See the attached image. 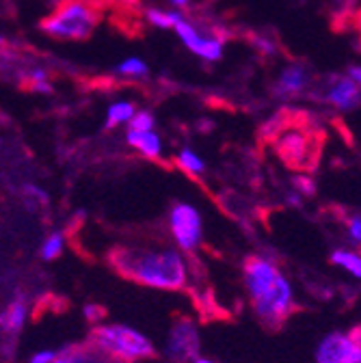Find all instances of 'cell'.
<instances>
[{
  "mask_svg": "<svg viewBox=\"0 0 361 363\" xmlns=\"http://www.w3.org/2000/svg\"><path fill=\"white\" fill-rule=\"evenodd\" d=\"M193 363H216V361H212V359H204V357H197Z\"/></svg>",
  "mask_w": 361,
  "mask_h": 363,
  "instance_id": "obj_25",
  "label": "cell"
},
{
  "mask_svg": "<svg viewBox=\"0 0 361 363\" xmlns=\"http://www.w3.org/2000/svg\"><path fill=\"white\" fill-rule=\"evenodd\" d=\"M117 272L154 290H182L189 281L184 253L171 247H123L111 253Z\"/></svg>",
  "mask_w": 361,
  "mask_h": 363,
  "instance_id": "obj_3",
  "label": "cell"
},
{
  "mask_svg": "<svg viewBox=\"0 0 361 363\" xmlns=\"http://www.w3.org/2000/svg\"><path fill=\"white\" fill-rule=\"evenodd\" d=\"M91 344L119 363H134L154 357L156 348L152 340L128 325H106L94 331Z\"/></svg>",
  "mask_w": 361,
  "mask_h": 363,
  "instance_id": "obj_5",
  "label": "cell"
},
{
  "mask_svg": "<svg viewBox=\"0 0 361 363\" xmlns=\"http://www.w3.org/2000/svg\"><path fill=\"white\" fill-rule=\"evenodd\" d=\"M117 72L123 76H145L148 74V63L141 59H128L117 65Z\"/></svg>",
  "mask_w": 361,
  "mask_h": 363,
  "instance_id": "obj_21",
  "label": "cell"
},
{
  "mask_svg": "<svg viewBox=\"0 0 361 363\" xmlns=\"http://www.w3.org/2000/svg\"><path fill=\"white\" fill-rule=\"evenodd\" d=\"M245 290L262 327L279 331L296 313L292 286L277 262L266 255H249L243 264Z\"/></svg>",
  "mask_w": 361,
  "mask_h": 363,
  "instance_id": "obj_2",
  "label": "cell"
},
{
  "mask_svg": "<svg viewBox=\"0 0 361 363\" xmlns=\"http://www.w3.org/2000/svg\"><path fill=\"white\" fill-rule=\"evenodd\" d=\"M199 348L201 340L195 323L189 320V318H179L167 335L165 354L173 363H193L199 357Z\"/></svg>",
  "mask_w": 361,
  "mask_h": 363,
  "instance_id": "obj_7",
  "label": "cell"
},
{
  "mask_svg": "<svg viewBox=\"0 0 361 363\" xmlns=\"http://www.w3.org/2000/svg\"><path fill=\"white\" fill-rule=\"evenodd\" d=\"M145 18H148L150 24L167 30V28H173L175 26V22L182 18V13H175V11L169 13V11H162V9H148L145 11Z\"/></svg>",
  "mask_w": 361,
  "mask_h": 363,
  "instance_id": "obj_20",
  "label": "cell"
},
{
  "mask_svg": "<svg viewBox=\"0 0 361 363\" xmlns=\"http://www.w3.org/2000/svg\"><path fill=\"white\" fill-rule=\"evenodd\" d=\"M260 141L273 145L277 158L288 169L313 173L327 143V132L307 111L282 108L262 125Z\"/></svg>",
  "mask_w": 361,
  "mask_h": 363,
  "instance_id": "obj_1",
  "label": "cell"
},
{
  "mask_svg": "<svg viewBox=\"0 0 361 363\" xmlns=\"http://www.w3.org/2000/svg\"><path fill=\"white\" fill-rule=\"evenodd\" d=\"M52 363H119V361H115L94 344H82L61 350Z\"/></svg>",
  "mask_w": 361,
  "mask_h": 363,
  "instance_id": "obj_12",
  "label": "cell"
},
{
  "mask_svg": "<svg viewBox=\"0 0 361 363\" xmlns=\"http://www.w3.org/2000/svg\"><path fill=\"white\" fill-rule=\"evenodd\" d=\"M318 89L321 94H316V98H321L327 104H333L340 111H355L361 106V91L350 78L333 74Z\"/></svg>",
  "mask_w": 361,
  "mask_h": 363,
  "instance_id": "obj_9",
  "label": "cell"
},
{
  "mask_svg": "<svg viewBox=\"0 0 361 363\" xmlns=\"http://www.w3.org/2000/svg\"><path fill=\"white\" fill-rule=\"evenodd\" d=\"M316 363H361V342L352 331H333L316 348Z\"/></svg>",
  "mask_w": 361,
  "mask_h": 363,
  "instance_id": "obj_8",
  "label": "cell"
},
{
  "mask_svg": "<svg viewBox=\"0 0 361 363\" xmlns=\"http://www.w3.org/2000/svg\"><path fill=\"white\" fill-rule=\"evenodd\" d=\"M57 350H52V348H43V350H37L30 359H28V363H52L55 359H57Z\"/></svg>",
  "mask_w": 361,
  "mask_h": 363,
  "instance_id": "obj_23",
  "label": "cell"
},
{
  "mask_svg": "<svg viewBox=\"0 0 361 363\" xmlns=\"http://www.w3.org/2000/svg\"><path fill=\"white\" fill-rule=\"evenodd\" d=\"M348 74H350V78H352L355 82H359V84H361V65H352V67H348Z\"/></svg>",
  "mask_w": 361,
  "mask_h": 363,
  "instance_id": "obj_24",
  "label": "cell"
},
{
  "mask_svg": "<svg viewBox=\"0 0 361 363\" xmlns=\"http://www.w3.org/2000/svg\"><path fill=\"white\" fill-rule=\"evenodd\" d=\"M130 123V130H139V132H148V130H154V115L150 111H141V113H134V117L128 121Z\"/></svg>",
  "mask_w": 361,
  "mask_h": 363,
  "instance_id": "obj_22",
  "label": "cell"
},
{
  "mask_svg": "<svg viewBox=\"0 0 361 363\" xmlns=\"http://www.w3.org/2000/svg\"><path fill=\"white\" fill-rule=\"evenodd\" d=\"M134 104L132 102H115V104H111V108H109V113H106V128H115V125H119V123H126V121H130L132 117H134Z\"/></svg>",
  "mask_w": 361,
  "mask_h": 363,
  "instance_id": "obj_18",
  "label": "cell"
},
{
  "mask_svg": "<svg viewBox=\"0 0 361 363\" xmlns=\"http://www.w3.org/2000/svg\"><path fill=\"white\" fill-rule=\"evenodd\" d=\"M329 262L348 270L352 277L361 279V253L355 251V249H335L331 255H329Z\"/></svg>",
  "mask_w": 361,
  "mask_h": 363,
  "instance_id": "obj_16",
  "label": "cell"
},
{
  "mask_svg": "<svg viewBox=\"0 0 361 363\" xmlns=\"http://www.w3.org/2000/svg\"><path fill=\"white\" fill-rule=\"evenodd\" d=\"M5 43V39H3V35H0V45H3Z\"/></svg>",
  "mask_w": 361,
  "mask_h": 363,
  "instance_id": "obj_27",
  "label": "cell"
},
{
  "mask_svg": "<svg viewBox=\"0 0 361 363\" xmlns=\"http://www.w3.org/2000/svg\"><path fill=\"white\" fill-rule=\"evenodd\" d=\"M331 216L335 218L338 225H342L350 242L355 245V251L361 253V212L359 210H346V208H340V206H333L331 208Z\"/></svg>",
  "mask_w": 361,
  "mask_h": 363,
  "instance_id": "obj_15",
  "label": "cell"
},
{
  "mask_svg": "<svg viewBox=\"0 0 361 363\" xmlns=\"http://www.w3.org/2000/svg\"><path fill=\"white\" fill-rule=\"evenodd\" d=\"M177 167L182 171H187L189 175H201L206 171V162L191 147H184L177 154Z\"/></svg>",
  "mask_w": 361,
  "mask_h": 363,
  "instance_id": "obj_19",
  "label": "cell"
},
{
  "mask_svg": "<svg viewBox=\"0 0 361 363\" xmlns=\"http://www.w3.org/2000/svg\"><path fill=\"white\" fill-rule=\"evenodd\" d=\"M173 5H177V7H184V5H189V0H171Z\"/></svg>",
  "mask_w": 361,
  "mask_h": 363,
  "instance_id": "obj_26",
  "label": "cell"
},
{
  "mask_svg": "<svg viewBox=\"0 0 361 363\" xmlns=\"http://www.w3.org/2000/svg\"><path fill=\"white\" fill-rule=\"evenodd\" d=\"M26 318H28V305L24 298H16L11 301L5 311H0V331L5 335H18L24 325H26Z\"/></svg>",
  "mask_w": 361,
  "mask_h": 363,
  "instance_id": "obj_13",
  "label": "cell"
},
{
  "mask_svg": "<svg viewBox=\"0 0 361 363\" xmlns=\"http://www.w3.org/2000/svg\"><path fill=\"white\" fill-rule=\"evenodd\" d=\"M179 35V39H182L187 43V48L191 52H195L197 57L206 59V61H218L223 57V41L218 37H201L199 30L187 22L184 18H179L173 26Z\"/></svg>",
  "mask_w": 361,
  "mask_h": 363,
  "instance_id": "obj_10",
  "label": "cell"
},
{
  "mask_svg": "<svg viewBox=\"0 0 361 363\" xmlns=\"http://www.w3.org/2000/svg\"><path fill=\"white\" fill-rule=\"evenodd\" d=\"M311 82V76L305 67L301 65H290L282 72L279 80L273 86V94L282 100H292L296 98L303 89H307V84Z\"/></svg>",
  "mask_w": 361,
  "mask_h": 363,
  "instance_id": "obj_11",
  "label": "cell"
},
{
  "mask_svg": "<svg viewBox=\"0 0 361 363\" xmlns=\"http://www.w3.org/2000/svg\"><path fill=\"white\" fill-rule=\"evenodd\" d=\"M102 18L94 0H65L57 11L41 20V30L57 39H87Z\"/></svg>",
  "mask_w": 361,
  "mask_h": 363,
  "instance_id": "obj_4",
  "label": "cell"
},
{
  "mask_svg": "<svg viewBox=\"0 0 361 363\" xmlns=\"http://www.w3.org/2000/svg\"><path fill=\"white\" fill-rule=\"evenodd\" d=\"M65 249V236L61 232H52L46 236V240L41 242V249H39V255L43 262H52L57 259Z\"/></svg>",
  "mask_w": 361,
  "mask_h": 363,
  "instance_id": "obj_17",
  "label": "cell"
},
{
  "mask_svg": "<svg viewBox=\"0 0 361 363\" xmlns=\"http://www.w3.org/2000/svg\"><path fill=\"white\" fill-rule=\"evenodd\" d=\"M126 141L137 152H141L145 158H150V160H156L162 154V141H160V136L154 130H148V132L128 130Z\"/></svg>",
  "mask_w": 361,
  "mask_h": 363,
  "instance_id": "obj_14",
  "label": "cell"
},
{
  "mask_svg": "<svg viewBox=\"0 0 361 363\" xmlns=\"http://www.w3.org/2000/svg\"><path fill=\"white\" fill-rule=\"evenodd\" d=\"M169 230L175 240V249L193 253L204 240V220L193 203L177 201L169 212Z\"/></svg>",
  "mask_w": 361,
  "mask_h": 363,
  "instance_id": "obj_6",
  "label": "cell"
}]
</instances>
